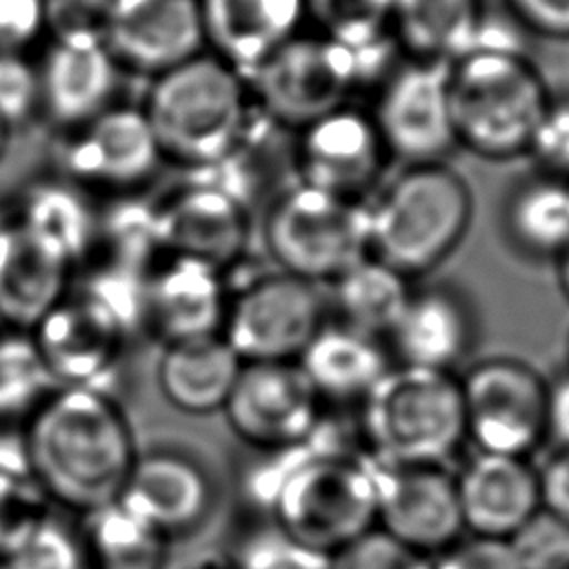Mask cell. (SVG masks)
<instances>
[{
    "instance_id": "obj_1",
    "label": "cell",
    "mask_w": 569,
    "mask_h": 569,
    "mask_svg": "<svg viewBox=\"0 0 569 569\" xmlns=\"http://www.w3.org/2000/svg\"><path fill=\"white\" fill-rule=\"evenodd\" d=\"M29 473L47 500L76 518L120 500L140 453L116 391L53 387L22 422Z\"/></svg>"
},
{
    "instance_id": "obj_2",
    "label": "cell",
    "mask_w": 569,
    "mask_h": 569,
    "mask_svg": "<svg viewBox=\"0 0 569 569\" xmlns=\"http://www.w3.org/2000/svg\"><path fill=\"white\" fill-rule=\"evenodd\" d=\"M378 489L380 465L320 429L311 442L282 451L262 511L293 545L327 560L376 527Z\"/></svg>"
},
{
    "instance_id": "obj_3",
    "label": "cell",
    "mask_w": 569,
    "mask_h": 569,
    "mask_svg": "<svg viewBox=\"0 0 569 569\" xmlns=\"http://www.w3.org/2000/svg\"><path fill=\"white\" fill-rule=\"evenodd\" d=\"M358 433L378 465H447L467 442L460 376L393 365L358 405Z\"/></svg>"
},
{
    "instance_id": "obj_4",
    "label": "cell",
    "mask_w": 569,
    "mask_h": 569,
    "mask_svg": "<svg viewBox=\"0 0 569 569\" xmlns=\"http://www.w3.org/2000/svg\"><path fill=\"white\" fill-rule=\"evenodd\" d=\"M469 220L471 193L453 169L409 164L369 207V253L413 280L458 247Z\"/></svg>"
},
{
    "instance_id": "obj_5",
    "label": "cell",
    "mask_w": 569,
    "mask_h": 569,
    "mask_svg": "<svg viewBox=\"0 0 569 569\" xmlns=\"http://www.w3.org/2000/svg\"><path fill=\"white\" fill-rule=\"evenodd\" d=\"M144 116L160 153L187 164H218L247 124L244 87L231 64L198 53L156 78Z\"/></svg>"
},
{
    "instance_id": "obj_6",
    "label": "cell",
    "mask_w": 569,
    "mask_h": 569,
    "mask_svg": "<svg viewBox=\"0 0 569 569\" xmlns=\"http://www.w3.org/2000/svg\"><path fill=\"white\" fill-rule=\"evenodd\" d=\"M451 113L458 144L482 158L527 153L551 102L529 58L467 53L451 62Z\"/></svg>"
},
{
    "instance_id": "obj_7",
    "label": "cell",
    "mask_w": 569,
    "mask_h": 569,
    "mask_svg": "<svg viewBox=\"0 0 569 569\" xmlns=\"http://www.w3.org/2000/svg\"><path fill=\"white\" fill-rule=\"evenodd\" d=\"M262 242L276 269L322 287L369 256V207L298 182L264 211Z\"/></svg>"
},
{
    "instance_id": "obj_8",
    "label": "cell",
    "mask_w": 569,
    "mask_h": 569,
    "mask_svg": "<svg viewBox=\"0 0 569 569\" xmlns=\"http://www.w3.org/2000/svg\"><path fill=\"white\" fill-rule=\"evenodd\" d=\"M327 318L320 284L273 269L231 289L220 336L242 362H298Z\"/></svg>"
},
{
    "instance_id": "obj_9",
    "label": "cell",
    "mask_w": 569,
    "mask_h": 569,
    "mask_svg": "<svg viewBox=\"0 0 569 569\" xmlns=\"http://www.w3.org/2000/svg\"><path fill=\"white\" fill-rule=\"evenodd\" d=\"M251 73L267 116L280 127L305 129L345 104L360 64L356 49L327 36H293Z\"/></svg>"
},
{
    "instance_id": "obj_10",
    "label": "cell",
    "mask_w": 569,
    "mask_h": 569,
    "mask_svg": "<svg viewBox=\"0 0 569 569\" xmlns=\"http://www.w3.org/2000/svg\"><path fill=\"white\" fill-rule=\"evenodd\" d=\"M467 440L476 451L527 458L547 436V380L511 358L476 362L462 378Z\"/></svg>"
},
{
    "instance_id": "obj_11",
    "label": "cell",
    "mask_w": 569,
    "mask_h": 569,
    "mask_svg": "<svg viewBox=\"0 0 569 569\" xmlns=\"http://www.w3.org/2000/svg\"><path fill=\"white\" fill-rule=\"evenodd\" d=\"M222 418L249 451H287L318 436L325 402L298 362H244Z\"/></svg>"
},
{
    "instance_id": "obj_12",
    "label": "cell",
    "mask_w": 569,
    "mask_h": 569,
    "mask_svg": "<svg viewBox=\"0 0 569 569\" xmlns=\"http://www.w3.org/2000/svg\"><path fill=\"white\" fill-rule=\"evenodd\" d=\"M133 329L104 302L71 284V291L31 329L36 349L56 387L113 391Z\"/></svg>"
},
{
    "instance_id": "obj_13",
    "label": "cell",
    "mask_w": 569,
    "mask_h": 569,
    "mask_svg": "<svg viewBox=\"0 0 569 569\" xmlns=\"http://www.w3.org/2000/svg\"><path fill=\"white\" fill-rule=\"evenodd\" d=\"M220 487L209 462L176 442L140 447L120 502L173 542L198 533L216 513Z\"/></svg>"
},
{
    "instance_id": "obj_14",
    "label": "cell",
    "mask_w": 569,
    "mask_h": 569,
    "mask_svg": "<svg viewBox=\"0 0 569 569\" xmlns=\"http://www.w3.org/2000/svg\"><path fill=\"white\" fill-rule=\"evenodd\" d=\"M449 62L411 60L391 71L371 116L389 153L409 164L442 162L458 147Z\"/></svg>"
},
{
    "instance_id": "obj_15",
    "label": "cell",
    "mask_w": 569,
    "mask_h": 569,
    "mask_svg": "<svg viewBox=\"0 0 569 569\" xmlns=\"http://www.w3.org/2000/svg\"><path fill=\"white\" fill-rule=\"evenodd\" d=\"M376 527L418 556L458 542L467 531L456 471L447 465H380Z\"/></svg>"
},
{
    "instance_id": "obj_16",
    "label": "cell",
    "mask_w": 569,
    "mask_h": 569,
    "mask_svg": "<svg viewBox=\"0 0 569 569\" xmlns=\"http://www.w3.org/2000/svg\"><path fill=\"white\" fill-rule=\"evenodd\" d=\"M229 284L224 271L200 260L162 253L147 273L140 305V333L160 349L218 336L222 331Z\"/></svg>"
},
{
    "instance_id": "obj_17",
    "label": "cell",
    "mask_w": 569,
    "mask_h": 569,
    "mask_svg": "<svg viewBox=\"0 0 569 569\" xmlns=\"http://www.w3.org/2000/svg\"><path fill=\"white\" fill-rule=\"evenodd\" d=\"M76 260L24 220H0V325L31 331L69 291Z\"/></svg>"
},
{
    "instance_id": "obj_18",
    "label": "cell",
    "mask_w": 569,
    "mask_h": 569,
    "mask_svg": "<svg viewBox=\"0 0 569 569\" xmlns=\"http://www.w3.org/2000/svg\"><path fill=\"white\" fill-rule=\"evenodd\" d=\"M162 253L200 260L229 271L244 253L249 218L244 204L218 184H193L153 207Z\"/></svg>"
},
{
    "instance_id": "obj_19",
    "label": "cell",
    "mask_w": 569,
    "mask_h": 569,
    "mask_svg": "<svg viewBox=\"0 0 569 569\" xmlns=\"http://www.w3.org/2000/svg\"><path fill=\"white\" fill-rule=\"evenodd\" d=\"M385 151L373 118L342 104L302 129L296 167L302 184L360 200L376 182Z\"/></svg>"
},
{
    "instance_id": "obj_20",
    "label": "cell",
    "mask_w": 569,
    "mask_h": 569,
    "mask_svg": "<svg viewBox=\"0 0 569 569\" xmlns=\"http://www.w3.org/2000/svg\"><path fill=\"white\" fill-rule=\"evenodd\" d=\"M104 42L113 58L162 73L200 53V0H111Z\"/></svg>"
},
{
    "instance_id": "obj_21",
    "label": "cell",
    "mask_w": 569,
    "mask_h": 569,
    "mask_svg": "<svg viewBox=\"0 0 569 569\" xmlns=\"http://www.w3.org/2000/svg\"><path fill=\"white\" fill-rule=\"evenodd\" d=\"M469 300L447 282L413 287L400 320L385 340L396 365L451 371L473 347Z\"/></svg>"
},
{
    "instance_id": "obj_22",
    "label": "cell",
    "mask_w": 569,
    "mask_h": 569,
    "mask_svg": "<svg viewBox=\"0 0 569 569\" xmlns=\"http://www.w3.org/2000/svg\"><path fill=\"white\" fill-rule=\"evenodd\" d=\"M456 487L469 536L509 540L542 507L538 469L520 456L476 451L456 471Z\"/></svg>"
},
{
    "instance_id": "obj_23",
    "label": "cell",
    "mask_w": 569,
    "mask_h": 569,
    "mask_svg": "<svg viewBox=\"0 0 569 569\" xmlns=\"http://www.w3.org/2000/svg\"><path fill=\"white\" fill-rule=\"evenodd\" d=\"M104 38L73 27L49 47L40 76V100L62 124H84L107 109L116 87V62Z\"/></svg>"
},
{
    "instance_id": "obj_24",
    "label": "cell",
    "mask_w": 569,
    "mask_h": 569,
    "mask_svg": "<svg viewBox=\"0 0 569 569\" xmlns=\"http://www.w3.org/2000/svg\"><path fill=\"white\" fill-rule=\"evenodd\" d=\"M160 156L144 111L116 107L82 124L67 149V167L80 180L118 189L144 180Z\"/></svg>"
},
{
    "instance_id": "obj_25",
    "label": "cell",
    "mask_w": 569,
    "mask_h": 569,
    "mask_svg": "<svg viewBox=\"0 0 569 569\" xmlns=\"http://www.w3.org/2000/svg\"><path fill=\"white\" fill-rule=\"evenodd\" d=\"M298 365L325 407H358L396 362L382 338L327 318Z\"/></svg>"
},
{
    "instance_id": "obj_26",
    "label": "cell",
    "mask_w": 569,
    "mask_h": 569,
    "mask_svg": "<svg viewBox=\"0 0 569 569\" xmlns=\"http://www.w3.org/2000/svg\"><path fill=\"white\" fill-rule=\"evenodd\" d=\"M307 0H200L204 42L238 73L253 71L296 36Z\"/></svg>"
},
{
    "instance_id": "obj_27",
    "label": "cell",
    "mask_w": 569,
    "mask_h": 569,
    "mask_svg": "<svg viewBox=\"0 0 569 569\" xmlns=\"http://www.w3.org/2000/svg\"><path fill=\"white\" fill-rule=\"evenodd\" d=\"M242 365L220 333L184 340L160 349L156 385L176 411L193 418L213 416L222 413Z\"/></svg>"
},
{
    "instance_id": "obj_28",
    "label": "cell",
    "mask_w": 569,
    "mask_h": 569,
    "mask_svg": "<svg viewBox=\"0 0 569 569\" xmlns=\"http://www.w3.org/2000/svg\"><path fill=\"white\" fill-rule=\"evenodd\" d=\"M327 287L329 318L382 340L393 331L413 291L411 278L371 253Z\"/></svg>"
},
{
    "instance_id": "obj_29",
    "label": "cell",
    "mask_w": 569,
    "mask_h": 569,
    "mask_svg": "<svg viewBox=\"0 0 569 569\" xmlns=\"http://www.w3.org/2000/svg\"><path fill=\"white\" fill-rule=\"evenodd\" d=\"M89 569H167L173 540L120 500L78 518Z\"/></svg>"
},
{
    "instance_id": "obj_30",
    "label": "cell",
    "mask_w": 569,
    "mask_h": 569,
    "mask_svg": "<svg viewBox=\"0 0 569 569\" xmlns=\"http://www.w3.org/2000/svg\"><path fill=\"white\" fill-rule=\"evenodd\" d=\"M480 9L478 0H396L391 20L418 60L451 64L469 51Z\"/></svg>"
},
{
    "instance_id": "obj_31",
    "label": "cell",
    "mask_w": 569,
    "mask_h": 569,
    "mask_svg": "<svg viewBox=\"0 0 569 569\" xmlns=\"http://www.w3.org/2000/svg\"><path fill=\"white\" fill-rule=\"evenodd\" d=\"M505 222L525 251L560 256L569 247V180L540 173L520 182L507 202Z\"/></svg>"
},
{
    "instance_id": "obj_32",
    "label": "cell",
    "mask_w": 569,
    "mask_h": 569,
    "mask_svg": "<svg viewBox=\"0 0 569 569\" xmlns=\"http://www.w3.org/2000/svg\"><path fill=\"white\" fill-rule=\"evenodd\" d=\"M53 387L31 331L0 325V425H22Z\"/></svg>"
},
{
    "instance_id": "obj_33",
    "label": "cell",
    "mask_w": 569,
    "mask_h": 569,
    "mask_svg": "<svg viewBox=\"0 0 569 569\" xmlns=\"http://www.w3.org/2000/svg\"><path fill=\"white\" fill-rule=\"evenodd\" d=\"M20 220L53 238L76 260V267L91 249L98 218L87 202L64 184H38L24 198Z\"/></svg>"
},
{
    "instance_id": "obj_34",
    "label": "cell",
    "mask_w": 569,
    "mask_h": 569,
    "mask_svg": "<svg viewBox=\"0 0 569 569\" xmlns=\"http://www.w3.org/2000/svg\"><path fill=\"white\" fill-rule=\"evenodd\" d=\"M7 569H89L80 522L64 520L56 509L4 558Z\"/></svg>"
},
{
    "instance_id": "obj_35",
    "label": "cell",
    "mask_w": 569,
    "mask_h": 569,
    "mask_svg": "<svg viewBox=\"0 0 569 569\" xmlns=\"http://www.w3.org/2000/svg\"><path fill=\"white\" fill-rule=\"evenodd\" d=\"M393 2L396 0H307V7L327 38L349 49H362L382 38V29L393 16Z\"/></svg>"
},
{
    "instance_id": "obj_36",
    "label": "cell",
    "mask_w": 569,
    "mask_h": 569,
    "mask_svg": "<svg viewBox=\"0 0 569 569\" xmlns=\"http://www.w3.org/2000/svg\"><path fill=\"white\" fill-rule=\"evenodd\" d=\"M53 509L27 467L0 469V558L4 560Z\"/></svg>"
},
{
    "instance_id": "obj_37",
    "label": "cell",
    "mask_w": 569,
    "mask_h": 569,
    "mask_svg": "<svg viewBox=\"0 0 569 569\" xmlns=\"http://www.w3.org/2000/svg\"><path fill=\"white\" fill-rule=\"evenodd\" d=\"M520 569H569V522L540 507L507 540Z\"/></svg>"
},
{
    "instance_id": "obj_38",
    "label": "cell",
    "mask_w": 569,
    "mask_h": 569,
    "mask_svg": "<svg viewBox=\"0 0 569 569\" xmlns=\"http://www.w3.org/2000/svg\"><path fill=\"white\" fill-rule=\"evenodd\" d=\"M418 558L380 527H373L333 551L325 569H416Z\"/></svg>"
},
{
    "instance_id": "obj_39",
    "label": "cell",
    "mask_w": 569,
    "mask_h": 569,
    "mask_svg": "<svg viewBox=\"0 0 569 569\" xmlns=\"http://www.w3.org/2000/svg\"><path fill=\"white\" fill-rule=\"evenodd\" d=\"M536 33L507 7L480 9L467 53H496L529 58ZM465 53V56H467Z\"/></svg>"
},
{
    "instance_id": "obj_40",
    "label": "cell",
    "mask_w": 569,
    "mask_h": 569,
    "mask_svg": "<svg viewBox=\"0 0 569 569\" xmlns=\"http://www.w3.org/2000/svg\"><path fill=\"white\" fill-rule=\"evenodd\" d=\"M527 153L536 160L540 173L569 180V98L547 104Z\"/></svg>"
},
{
    "instance_id": "obj_41",
    "label": "cell",
    "mask_w": 569,
    "mask_h": 569,
    "mask_svg": "<svg viewBox=\"0 0 569 569\" xmlns=\"http://www.w3.org/2000/svg\"><path fill=\"white\" fill-rule=\"evenodd\" d=\"M416 569H520L507 540L462 536L451 547L420 556Z\"/></svg>"
},
{
    "instance_id": "obj_42",
    "label": "cell",
    "mask_w": 569,
    "mask_h": 569,
    "mask_svg": "<svg viewBox=\"0 0 569 569\" xmlns=\"http://www.w3.org/2000/svg\"><path fill=\"white\" fill-rule=\"evenodd\" d=\"M40 100L38 71L13 51L0 53V118L7 124L24 120Z\"/></svg>"
},
{
    "instance_id": "obj_43",
    "label": "cell",
    "mask_w": 569,
    "mask_h": 569,
    "mask_svg": "<svg viewBox=\"0 0 569 569\" xmlns=\"http://www.w3.org/2000/svg\"><path fill=\"white\" fill-rule=\"evenodd\" d=\"M47 20L44 0H0V53H20Z\"/></svg>"
},
{
    "instance_id": "obj_44",
    "label": "cell",
    "mask_w": 569,
    "mask_h": 569,
    "mask_svg": "<svg viewBox=\"0 0 569 569\" xmlns=\"http://www.w3.org/2000/svg\"><path fill=\"white\" fill-rule=\"evenodd\" d=\"M507 4L536 36L569 38V0H507Z\"/></svg>"
},
{
    "instance_id": "obj_45",
    "label": "cell",
    "mask_w": 569,
    "mask_h": 569,
    "mask_svg": "<svg viewBox=\"0 0 569 569\" xmlns=\"http://www.w3.org/2000/svg\"><path fill=\"white\" fill-rule=\"evenodd\" d=\"M542 507L569 522V449H558L542 469H538Z\"/></svg>"
},
{
    "instance_id": "obj_46",
    "label": "cell",
    "mask_w": 569,
    "mask_h": 569,
    "mask_svg": "<svg viewBox=\"0 0 569 569\" xmlns=\"http://www.w3.org/2000/svg\"><path fill=\"white\" fill-rule=\"evenodd\" d=\"M547 436L569 449V371L547 382Z\"/></svg>"
},
{
    "instance_id": "obj_47",
    "label": "cell",
    "mask_w": 569,
    "mask_h": 569,
    "mask_svg": "<svg viewBox=\"0 0 569 569\" xmlns=\"http://www.w3.org/2000/svg\"><path fill=\"white\" fill-rule=\"evenodd\" d=\"M325 565H327V560H322V558L305 556V558H298V560H289V562L269 567V569H325Z\"/></svg>"
},
{
    "instance_id": "obj_48",
    "label": "cell",
    "mask_w": 569,
    "mask_h": 569,
    "mask_svg": "<svg viewBox=\"0 0 569 569\" xmlns=\"http://www.w3.org/2000/svg\"><path fill=\"white\" fill-rule=\"evenodd\" d=\"M558 258H560V287L569 300V247Z\"/></svg>"
},
{
    "instance_id": "obj_49",
    "label": "cell",
    "mask_w": 569,
    "mask_h": 569,
    "mask_svg": "<svg viewBox=\"0 0 569 569\" xmlns=\"http://www.w3.org/2000/svg\"><path fill=\"white\" fill-rule=\"evenodd\" d=\"M191 569H236L227 558H216V560H202Z\"/></svg>"
},
{
    "instance_id": "obj_50",
    "label": "cell",
    "mask_w": 569,
    "mask_h": 569,
    "mask_svg": "<svg viewBox=\"0 0 569 569\" xmlns=\"http://www.w3.org/2000/svg\"><path fill=\"white\" fill-rule=\"evenodd\" d=\"M7 129H9V124L0 118V156H2V151H4V144H7Z\"/></svg>"
},
{
    "instance_id": "obj_51",
    "label": "cell",
    "mask_w": 569,
    "mask_h": 569,
    "mask_svg": "<svg viewBox=\"0 0 569 569\" xmlns=\"http://www.w3.org/2000/svg\"><path fill=\"white\" fill-rule=\"evenodd\" d=\"M0 569H7V565H4V560L0 558Z\"/></svg>"
},
{
    "instance_id": "obj_52",
    "label": "cell",
    "mask_w": 569,
    "mask_h": 569,
    "mask_svg": "<svg viewBox=\"0 0 569 569\" xmlns=\"http://www.w3.org/2000/svg\"><path fill=\"white\" fill-rule=\"evenodd\" d=\"M567 353H569V345H567Z\"/></svg>"
},
{
    "instance_id": "obj_53",
    "label": "cell",
    "mask_w": 569,
    "mask_h": 569,
    "mask_svg": "<svg viewBox=\"0 0 569 569\" xmlns=\"http://www.w3.org/2000/svg\"><path fill=\"white\" fill-rule=\"evenodd\" d=\"M0 220H2V218H0Z\"/></svg>"
}]
</instances>
